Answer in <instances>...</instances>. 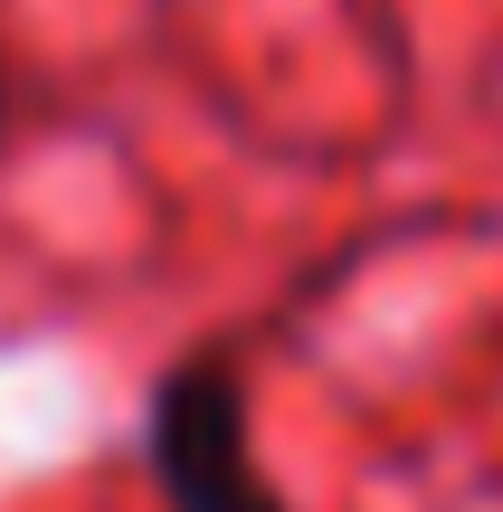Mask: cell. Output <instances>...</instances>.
<instances>
[{
    "mask_svg": "<svg viewBox=\"0 0 503 512\" xmlns=\"http://www.w3.org/2000/svg\"><path fill=\"white\" fill-rule=\"evenodd\" d=\"M0 124H10V57H0Z\"/></svg>",
    "mask_w": 503,
    "mask_h": 512,
    "instance_id": "obj_2",
    "label": "cell"
},
{
    "mask_svg": "<svg viewBox=\"0 0 503 512\" xmlns=\"http://www.w3.org/2000/svg\"><path fill=\"white\" fill-rule=\"evenodd\" d=\"M143 465L162 512H285V494L257 465V418H247V370L228 342H200L152 380L143 399Z\"/></svg>",
    "mask_w": 503,
    "mask_h": 512,
    "instance_id": "obj_1",
    "label": "cell"
}]
</instances>
